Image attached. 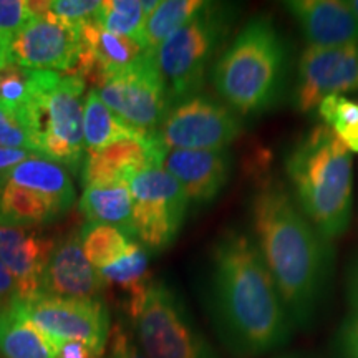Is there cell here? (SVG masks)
Here are the masks:
<instances>
[{"label":"cell","mask_w":358,"mask_h":358,"mask_svg":"<svg viewBox=\"0 0 358 358\" xmlns=\"http://www.w3.org/2000/svg\"><path fill=\"white\" fill-rule=\"evenodd\" d=\"M209 313L234 358L284 350L295 327L250 232L227 227L214 241L208 268Z\"/></svg>","instance_id":"1"},{"label":"cell","mask_w":358,"mask_h":358,"mask_svg":"<svg viewBox=\"0 0 358 358\" xmlns=\"http://www.w3.org/2000/svg\"><path fill=\"white\" fill-rule=\"evenodd\" d=\"M254 243L271 272L295 329L315 322L334 268L332 243L299 209L287 185L266 174L249 196Z\"/></svg>","instance_id":"2"},{"label":"cell","mask_w":358,"mask_h":358,"mask_svg":"<svg viewBox=\"0 0 358 358\" xmlns=\"http://www.w3.org/2000/svg\"><path fill=\"white\" fill-rule=\"evenodd\" d=\"M219 98L241 118L279 108L287 98L292 48L274 17H250L213 65Z\"/></svg>","instance_id":"3"},{"label":"cell","mask_w":358,"mask_h":358,"mask_svg":"<svg viewBox=\"0 0 358 358\" xmlns=\"http://www.w3.org/2000/svg\"><path fill=\"white\" fill-rule=\"evenodd\" d=\"M290 194L324 239L334 243L348 231L353 213L350 150L327 124L302 133L284 158Z\"/></svg>","instance_id":"4"},{"label":"cell","mask_w":358,"mask_h":358,"mask_svg":"<svg viewBox=\"0 0 358 358\" xmlns=\"http://www.w3.org/2000/svg\"><path fill=\"white\" fill-rule=\"evenodd\" d=\"M87 82L71 73L34 70L32 93L20 106L35 151L78 173L85 158L83 93Z\"/></svg>","instance_id":"5"},{"label":"cell","mask_w":358,"mask_h":358,"mask_svg":"<svg viewBox=\"0 0 358 358\" xmlns=\"http://www.w3.org/2000/svg\"><path fill=\"white\" fill-rule=\"evenodd\" d=\"M127 322L148 358H219L185 299L163 279L129 295Z\"/></svg>","instance_id":"6"},{"label":"cell","mask_w":358,"mask_h":358,"mask_svg":"<svg viewBox=\"0 0 358 358\" xmlns=\"http://www.w3.org/2000/svg\"><path fill=\"white\" fill-rule=\"evenodd\" d=\"M239 17L236 3L206 2L192 19L156 50V62L176 103L203 92L213 60L229 43Z\"/></svg>","instance_id":"7"},{"label":"cell","mask_w":358,"mask_h":358,"mask_svg":"<svg viewBox=\"0 0 358 358\" xmlns=\"http://www.w3.org/2000/svg\"><path fill=\"white\" fill-rule=\"evenodd\" d=\"M128 186L133 198L134 241L153 254L171 248L189 209L185 189L163 166L134 174Z\"/></svg>","instance_id":"8"},{"label":"cell","mask_w":358,"mask_h":358,"mask_svg":"<svg viewBox=\"0 0 358 358\" xmlns=\"http://www.w3.org/2000/svg\"><path fill=\"white\" fill-rule=\"evenodd\" d=\"M244 129V118L221 98L201 92L173 103L158 134L168 151H222L229 150Z\"/></svg>","instance_id":"9"},{"label":"cell","mask_w":358,"mask_h":358,"mask_svg":"<svg viewBox=\"0 0 358 358\" xmlns=\"http://www.w3.org/2000/svg\"><path fill=\"white\" fill-rule=\"evenodd\" d=\"M95 90L111 111L143 131H158L173 105L156 52L151 50L127 69L115 71Z\"/></svg>","instance_id":"10"},{"label":"cell","mask_w":358,"mask_h":358,"mask_svg":"<svg viewBox=\"0 0 358 358\" xmlns=\"http://www.w3.org/2000/svg\"><path fill=\"white\" fill-rule=\"evenodd\" d=\"M17 310L52 342L75 340L105 355L111 332V315L101 299H64L37 295L13 302Z\"/></svg>","instance_id":"11"},{"label":"cell","mask_w":358,"mask_h":358,"mask_svg":"<svg viewBox=\"0 0 358 358\" xmlns=\"http://www.w3.org/2000/svg\"><path fill=\"white\" fill-rule=\"evenodd\" d=\"M350 92H358V43L302 52L292 92L299 113L312 115L327 96Z\"/></svg>","instance_id":"12"},{"label":"cell","mask_w":358,"mask_h":358,"mask_svg":"<svg viewBox=\"0 0 358 358\" xmlns=\"http://www.w3.org/2000/svg\"><path fill=\"white\" fill-rule=\"evenodd\" d=\"M82 53V35L42 13L12 34L10 64L24 69L75 75Z\"/></svg>","instance_id":"13"},{"label":"cell","mask_w":358,"mask_h":358,"mask_svg":"<svg viewBox=\"0 0 358 358\" xmlns=\"http://www.w3.org/2000/svg\"><path fill=\"white\" fill-rule=\"evenodd\" d=\"M166 153L168 148L158 131H145L101 150L87 151L80 166V181L83 187L128 182L145 169L163 166Z\"/></svg>","instance_id":"14"},{"label":"cell","mask_w":358,"mask_h":358,"mask_svg":"<svg viewBox=\"0 0 358 358\" xmlns=\"http://www.w3.org/2000/svg\"><path fill=\"white\" fill-rule=\"evenodd\" d=\"M57 244L37 229L0 226V262L15 282L19 301L42 295L45 268Z\"/></svg>","instance_id":"15"},{"label":"cell","mask_w":358,"mask_h":358,"mask_svg":"<svg viewBox=\"0 0 358 358\" xmlns=\"http://www.w3.org/2000/svg\"><path fill=\"white\" fill-rule=\"evenodd\" d=\"M163 168L185 189L189 206L203 208L214 203L229 185L232 155L222 151L169 150Z\"/></svg>","instance_id":"16"},{"label":"cell","mask_w":358,"mask_h":358,"mask_svg":"<svg viewBox=\"0 0 358 358\" xmlns=\"http://www.w3.org/2000/svg\"><path fill=\"white\" fill-rule=\"evenodd\" d=\"M282 6L299 25L308 47L358 43V17L345 0H289Z\"/></svg>","instance_id":"17"},{"label":"cell","mask_w":358,"mask_h":358,"mask_svg":"<svg viewBox=\"0 0 358 358\" xmlns=\"http://www.w3.org/2000/svg\"><path fill=\"white\" fill-rule=\"evenodd\" d=\"M106 282L85 257L78 236L58 241L43 275L45 295L64 299H98Z\"/></svg>","instance_id":"18"},{"label":"cell","mask_w":358,"mask_h":358,"mask_svg":"<svg viewBox=\"0 0 358 358\" xmlns=\"http://www.w3.org/2000/svg\"><path fill=\"white\" fill-rule=\"evenodd\" d=\"M0 179L45 196L60 209L62 214L70 211L77 201V191L69 169L42 155L25 159L19 166L2 174Z\"/></svg>","instance_id":"19"},{"label":"cell","mask_w":358,"mask_h":358,"mask_svg":"<svg viewBox=\"0 0 358 358\" xmlns=\"http://www.w3.org/2000/svg\"><path fill=\"white\" fill-rule=\"evenodd\" d=\"M60 216V209L45 196L0 179V226L35 229Z\"/></svg>","instance_id":"20"},{"label":"cell","mask_w":358,"mask_h":358,"mask_svg":"<svg viewBox=\"0 0 358 358\" xmlns=\"http://www.w3.org/2000/svg\"><path fill=\"white\" fill-rule=\"evenodd\" d=\"M80 213L88 222L118 227L133 237V198L128 182L83 187L78 201Z\"/></svg>","instance_id":"21"},{"label":"cell","mask_w":358,"mask_h":358,"mask_svg":"<svg viewBox=\"0 0 358 358\" xmlns=\"http://www.w3.org/2000/svg\"><path fill=\"white\" fill-rule=\"evenodd\" d=\"M0 358H55V347L12 303L0 312Z\"/></svg>","instance_id":"22"},{"label":"cell","mask_w":358,"mask_h":358,"mask_svg":"<svg viewBox=\"0 0 358 358\" xmlns=\"http://www.w3.org/2000/svg\"><path fill=\"white\" fill-rule=\"evenodd\" d=\"M145 133L128 124L103 103L95 88L85 95L83 103V138L87 151L101 150L115 143L129 140ZM85 151V153H87Z\"/></svg>","instance_id":"23"},{"label":"cell","mask_w":358,"mask_h":358,"mask_svg":"<svg viewBox=\"0 0 358 358\" xmlns=\"http://www.w3.org/2000/svg\"><path fill=\"white\" fill-rule=\"evenodd\" d=\"M204 0H161L159 7L146 17L141 45L156 52L159 45L176 34L204 7Z\"/></svg>","instance_id":"24"},{"label":"cell","mask_w":358,"mask_h":358,"mask_svg":"<svg viewBox=\"0 0 358 358\" xmlns=\"http://www.w3.org/2000/svg\"><path fill=\"white\" fill-rule=\"evenodd\" d=\"M78 239L85 257L98 271L118 261L134 241L118 227L93 222L85 224L78 232Z\"/></svg>","instance_id":"25"},{"label":"cell","mask_w":358,"mask_h":358,"mask_svg":"<svg viewBox=\"0 0 358 358\" xmlns=\"http://www.w3.org/2000/svg\"><path fill=\"white\" fill-rule=\"evenodd\" d=\"M98 272L106 282V285L116 284L131 295L151 280L148 250L140 243L133 241L127 252L118 261L100 268Z\"/></svg>","instance_id":"26"},{"label":"cell","mask_w":358,"mask_h":358,"mask_svg":"<svg viewBox=\"0 0 358 358\" xmlns=\"http://www.w3.org/2000/svg\"><path fill=\"white\" fill-rule=\"evenodd\" d=\"M95 22L106 32L134 38L141 43L146 15L141 0H101Z\"/></svg>","instance_id":"27"},{"label":"cell","mask_w":358,"mask_h":358,"mask_svg":"<svg viewBox=\"0 0 358 358\" xmlns=\"http://www.w3.org/2000/svg\"><path fill=\"white\" fill-rule=\"evenodd\" d=\"M100 2L98 0H45V2H30V7L34 13L52 17L80 34L83 27L95 22Z\"/></svg>","instance_id":"28"},{"label":"cell","mask_w":358,"mask_h":358,"mask_svg":"<svg viewBox=\"0 0 358 358\" xmlns=\"http://www.w3.org/2000/svg\"><path fill=\"white\" fill-rule=\"evenodd\" d=\"M32 69L8 65L0 70V105L20 108L32 93Z\"/></svg>","instance_id":"29"},{"label":"cell","mask_w":358,"mask_h":358,"mask_svg":"<svg viewBox=\"0 0 358 358\" xmlns=\"http://www.w3.org/2000/svg\"><path fill=\"white\" fill-rule=\"evenodd\" d=\"M0 146L19 148V150H29L37 153L32 136H30L19 110L8 108L3 105H0Z\"/></svg>","instance_id":"30"},{"label":"cell","mask_w":358,"mask_h":358,"mask_svg":"<svg viewBox=\"0 0 358 358\" xmlns=\"http://www.w3.org/2000/svg\"><path fill=\"white\" fill-rule=\"evenodd\" d=\"M105 358H148L138 340L134 338L127 319H120L111 325Z\"/></svg>","instance_id":"31"},{"label":"cell","mask_w":358,"mask_h":358,"mask_svg":"<svg viewBox=\"0 0 358 358\" xmlns=\"http://www.w3.org/2000/svg\"><path fill=\"white\" fill-rule=\"evenodd\" d=\"M35 15L30 2L0 0V32L15 34Z\"/></svg>","instance_id":"32"},{"label":"cell","mask_w":358,"mask_h":358,"mask_svg":"<svg viewBox=\"0 0 358 358\" xmlns=\"http://www.w3.org/2000/svg\"><path fill=\"white\" fill-rule=\"evenodd\" d=\"M337 358H358V317L348 313L338 325L334 340Z\"/></svg>","instance_id":"33"},{"label":"cell","mask_w":358,"mask_h":358,"mask_svg":"<svg viewBox=\"0 0 358 358\" xmlns=\"http://www.w3.org/2000/svg\"><path fill=\"white\" fill-rule=\"evenodd\" d=\"M53 347H55V358H105V355H100L93 348L75 340L53 342Z\"/></svg>","instance_id":"34"},{"label":"cell","mask_w":358,"mask_h":358,"mask_svg":"<svg viewBox=\"0 0 358 358\" xmlns=\"http://www.w3.org/2000/svg\"><path fill=\"white\" fill-rule=\"evenodd\" d=\"M37 153L29 150H19V148H3L0 146V176L10 171L12 168L19 166L25 159L32 158Z\"/></svg>","instance_id":"35"},{"label":"cell","mask_w":358,"mask_h":358,"mask_svg":"<svg viewBox=\"0 0 358 358\" xmlns=\"http://www.w3.org/2000/svg\"><path fill=\"white\" fill-rule=\"evenodd\" d=\"M345 294L352 315L358 317V256L352 259L347 268L345 277Z\"/></svg>","instance_id":"36"},{"label":"cell","mask_w":358,"mask_h":358,"mask_svg":"<svg viewBox=\"0 0 358 358\" xmlns=\"http://www.w3.org/2000/svg\"><path fill=\"white\" fill-rule=\"evenodd\" d=\"M15 301H17L15 282H13L12 275L8 274L6 266L0 262V312H2L3 308L10 307Z\"/></svg>","instance_id":"37"},{"label":"cell","mask_w":358,"mask_h":358,"mask_svg":"<svg viewBox=\"0 0 358 358\" xmlns=\"http://www.w3.org/2000/svg\"><path fill=\"white\" fill-rule=\"evenodd\" d=\"M10 42L12 34L0 32V70H3L10 64Z\"/></svg>","instance_id":"38"},{"label":"cell","mask_w":358,"mask_h":358,"mask_svg":"<svg viewBox=\"0 0 358 358\" xmlns=\"http://www.w3.org/2000/svg\"><path fill=\"white\" fill-rule=\"evenodd\" d=\"M161 0H141V7H143V12H145V15H151L156 8L159 7Z\"/></svg>","instance_id":"39"},{"label":"cell","mask_w":358,"mask_h":358,"mask_svg":"<svg viewBox=\"0 0 358 358\" xmlns=\"http://www.w3.org/2000/svg\"><path fill=\"white\" fill-rule=\"evenodd\" d=\"M271 358H312L306 355V353H299V352H279L275 355H272Z\"/></svg>","instance_id":"40"},{"label":"cell","mask_w":358,"mask_h":358,"mask_svg":"<svg viewBox=\"0 0 358 358\" xmlns=\"http://www.w3.org/2000/svg\"><path fill=\"white\" fill-rule=\"evenodd\" d=\"M348 6H350L352 10L355 12L357 17H358V0H350V2H348Z\"/></svg>","instance_id":"41"}]
</instances>
